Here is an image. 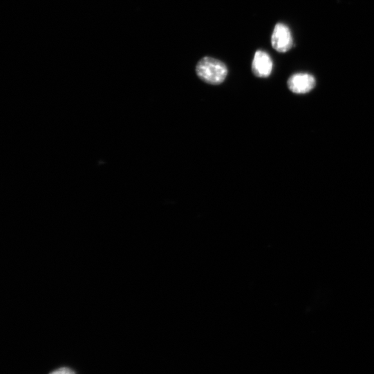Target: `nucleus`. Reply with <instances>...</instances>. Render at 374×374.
Returning <instances> with one entry per match:
<instances>
[{"mask_svg":"<svg viewBox=\"0 0 374 374\" xmlns=\"http://www.w3.org/2000/svg\"><path fill=\"white\" fill-rule=\"evenodd\" d=\"M196 74L204 82L218 85L225 80L228 71L221 61L211 57L202 59L196 66Z\"/></svg>","mask_w":374,"mask_h":374,"instance_id":"nucleus-1","label":"nucleus"},{"mask_svg":"<svg viewBox=\"0 0 374 374\" xmlns=\"http://www.w3.org/2000/svg\"><path fill=\"white\" fill-rule=\"evenodd\" d=\"M271 43L272 48L278 53H285L289 51L293 46L289 28L284 24H277L272 35Z\"/></svg>","mask_w":374,"mask_h":374,"instance_id":"nucleus-2","label":"nucleus"},{"mask_svg":"<svg viewBox=\"0 0 374 374\" xmlns=\"http://www.w3.org/2000/svg\"><path fill=\"white\" fill-rule=\"evenodd\" d=\"M315 77L306 73H298L292 75L288 81L290 91L298 95L310 93L315 86Z\"/></svg>","mask_w":374,"mask_h":374,"instance_id":"nucleus-3","label":"nucleus"},{"mask_svg":"<svg viewBox=\"0 0 374 374\" xmlns=\"http://www.w3.org/2000/svg\"><path fill=\"white\" fill-rule=\"evenodd\" d=\"M272 68L273 62L270 55L265 52L258 50L252 62L253 74L259 78H267L271 75Z\"/></svg>","mask_w":374,"mask_h":374,"instance_id":"nucleus-4","label":"nucleus"},{"mask_svg":"<svg viewBox=\"0 0 374 374\" xmlns=\"http://www.w3.org/2000/svg\"><path fill=\"white\" fill-rule=\"evenodd\" d=\"M50 374H76L75 372L70 368L62 367L57 369Z\"/></svg>","mask_w":374,"mask_h":374,"instance_id":"nucleus-5","label":"nucleus"}]
</instances>
